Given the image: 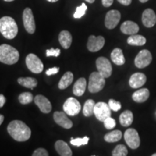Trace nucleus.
I'll list each match as a JSON object with an SVG mask.
<instances>
[{"label": "nucleus", "instance_id": "1", "mask_svg": "<svg viewBox=\"0 0 156 156\" xmlns=\"http://www.w3.org/2000/svg\"><path fill=\"white\" fill-rule=\"evenodd\" d=\"M7 132L9 135L17 142H25L30 139V129L24 122L20 120L11 122L7 126Z\"/></svg>", "mask_w": 156, "mask_h": 156}, {"label": "nucleus", "instance_id": "2", "mask_svg": "<svg viewBox=\"0 0 156 156\" xmlns=\"http://www.w3.org/2000/svg\"><path fill=\"white\" fill-rule=\"evenodd\" d=\"M0 33L7 39H13L18 33V27L12 17L5 16L0 19Z\"/></svg>", "mask_w": 156, "mask_h": 156}, {"label": "nucleus", "instance_id": "3", "mask_svg": "<svg viewBox=\"0 0 156 156\" xmlns=\"http://www.w3.org/2000/svg\"><path fill=\"white\" fill-rule=\"evenodd\" d=\"M20 58L19 51L10 45L2 44L0 46V62L12 65L17 63Z\"/></svg>", "mask_w": 156, "mask_h": 156}, {"label": "nucleus", "instance_id": "4", "mask_svg": "<svg viewBox=\"0 0 156 156\" xmlns=\"http://www.w3.org/2000/svg\"><path fill=\"white\" fill-rule=\"evenodd\" d=\"M105 77L98 72L91 73L89 77L88 90L90 93H96L101 91L105 86Z\"/></svg>", "mask_w": 156, "mask_h": 156}, {"label": "nucleus", "instance_id": "5", "mask_svg": "<svg viewBox=\"0 0 156 156\" xmlns=\"http://www.w3.org/2000/svg\"><path fill=\"white\" fill-rule=\"evenodd\" d=\"M27 67L33 73H41L44 69V64L41 60L34 54H29L25 58Z\"/></svg>", "mask_w": 156, "mask_h": 156}, {"label": "nucleus", "instance_id": "6", "mask_svg": "<svg viewBox=\"0 0 156 156\" xmlns=\"http://www.w3.org/2000/svg\"><path fill=\"white\" fill-rule=\"evenodd\" d=\"M112 109L110 108L108 104L104 102H98L95 103L94 108V114L96 118L100 122H103L107 118L111 116Z\"/></svg>", "mask_w": 156, "mask_h": 156}, {"label": "nucleus", "instance_id": "7", "mask_svg": "<svg viewBox=\"0 0 156 156\" xmlns=\"http://www.w3.org/2000/svg\"><path fill=\"white\" fill-rule=\"evenodd\" d=\"M23 25L27 32L30 34H34L36 30V23L34 16L30 8L27 7L24 9L23 14Z\"/></svg>", "mask_w": 156, "mask_h": 156}, {"label": "nucleus", "instance_id": "8", "mask_svg": "<svg viewBox=\"0 0 156 156\" xmlns=\"http://www.w3.org/2000/svg\"><path fill=\"white\" fill-rule=\"evenodd\" d=\"M63 109L64 112L69 116H76L80 112L81 105L77 99L70 97L64 103Z\"/></svg>", "mask_w": 156, "mask_h": 156}, {"label": "nucleus", "instance_id": "9", "mask_svg": "<svg viewBox=\"0 0 156 156\" xmlns=\"http://www.w3.org/2000/svg\"><path fill=\"white\" fill-rule=\"evenodd\" d=\"M96 67L98 72L105 78H108L112 74V66L108 58L106 57H98L96 59Z\"/></svg>", "mask_w": 156, "mask_h": 156}, {"label": "nucleus", "instance_id": "10", "mask_svg": "<svg viewBox=\"0 0 156 156\" xmlns=\"http://www.w3.org/2000/svg\"><path fill=\"white\" fill-rule=\"evenodd\" d=\"M124 140L127 145L132 149H136L140 145V139L138 132L134 129L130 128L124 133Z\"/></svg>", "mask_w": 156, "mask_h": 156}, {"label": "nucleus", "instance_id": "11", "mask_svg": "<svg viewBox=\"0 0 156 156\" xmlns=\"http://www.w3.org/2000/svg\"><path fill=\"white\" fill-rule=\"evenodd\" d=\"M152 59H153V57H152L151 52L147 49H144L140 51L139 54L136 55L134 59V64L136 67L142 69V68L147 67L151 63Z\"/></svg>", "mask_w": 156, "mask_h": 156}, {"label": "nucleus", "instance_id": "12", "mask_svg": "<svg viewBox=\"0 0 156 156\" xmlns=\"http://www.w3.org/2000/svg\"><path fill=\"white\" fill-rule=\"evenodd\" d=\"M121 20V13L116 9L108 11L105 17V25L108 29H114Z\"/></svg>", "mask_w": 156, "mask_h": 156}, {"label": "nucleus", "instance_id": "13", "mask_svg": "<svg viewBox=\"0 0 156 156\" xmlns=\"http://www.w3.org/2000/svg\"><path fill=\"white\" fill-rule=\"evenodd\" d=\"M105 44V39L103 36H90L87 41V47L90 51L96 52L100 51Z\"/></svg>", "mask_w": 156, "mask_h": 156}, {"label": "nucleus", "instance_id": "14", "mask_svg": "<svg viewBox=\"0 0 156 156\" xmlns=\"http://www.w3.org/2000/svg\"><path fill=\"white\" fill-rule=\"evenodd\" d=\"M34 102L36 104V106L38 107L41 112L44 113V114H48L50 113L51 111V103L47 98H46L44 95H38L34 98Z\"/></svg>", "mask_w": 156, "mask_h": 156}, {"label": "nucleus", "instance_id": "15", "mask_svg": "<svg viewBox=\"0 0 156 156\" xmlns=\"http://www.w3.org/2000/svg\"><path fill=\"white\" fill-rule=\"evenodd\" d=\"M54 120L56 124L64 129H70L73 126V122L68 118L65 112H55L54 114Z\"/></svg>", "mask_w": 156, "mask_h": 156}, {"label": "nucleus", "instance_id": "16", "mask_svg": "<svg viewBox=\"0 0 156 156\" xmlns=\"http://www.w3.org/2000/svg\"><path fill=\"white\" fill-rule=\"evenodd\" d=\"M142 21L147 28H152L156 23V15L152 9H146L142 13Z\"/></svg>", "mask_w": 156, "mask_h": 156}, {"label": "nucleus", "instance_id": "17", "mask_svg": "<svg viewBox=\"0 0 156 156\" xmlns=\"http://www.w3.org/2000/svg\"><path fill=\"white\" fill-rule=\"evenodd\" d=\"M146 80H147V77L145 75L140 73H136L131 76L129 83L130 87L136 89L145 85Z\"/></svg>", "mask_w": 156, "mask_h": 156}, {"label": "nucleus", "instance_id": "18", "mask_svg": "<svg viewBox=\"0 0 156 156\" xmlns=\"http://www.w3.org/2000/svg\"><path fill=\"white\" fill-rule=\"evenodd\" d=\"M120 29L123 34L126 35H134L138 33L140 28L136 23L132 22V21L127 20L122 23Z\"/></svg>", "mask_w": 156, "mask_h": 156}, {"label": "nucleus", "instance_id": "19", "mask_svg": "<svg viewBox=\"0 0 156 156\" xmlns=\"http://www.w3.org/2000/svg\"><path fill=\"white\" fill-rule=\"evenodd\" d=\"M56 151H57L58 155L62 156H71L73 152L69 147V145L63 140H58L55 143Z\"/></svg>", "mask_w": 156, "mask_h": 156}, {"label": "nucleus", "instance_id": "20", "mask_svg": "<svg viewBox=\"0 0 156 156\" xmlns=\"http://www.w3.org/2000/svg\"><path fill=\"white\" fill-rule=\"evenodd\" d=\"M58 41L61 46L65 49H67L70 47L73 41V37L69 31L62 30L58 35Z\"/></svg>", "mask_w": 156, "mask_h": 156}, {"label": "nucleus", "instance_id": "21", "mask_svg": "<svg viewBox=\"0 0 156 156\" xmlns=\"http://www.w3.org/2000/svg\"><path fill=\"white\" fill-rule=\"evenodd\" d=\"M86 86V80L84 77L79 78L73 86V93L77 96H82L85 92Z\"/></svg>", "mask_w": 156, "mask_h": 156}, {"label": "nucleus", "instance_id": "22", "mask_svg": "<svg viewBox=\"0 0 156 156\" xmlns=\"http://www.w3.org/2000/svg\"><path fill=\"white\" fill-rule=\"evenodd\" d=\"M150 92L147 88H142L135 91L132 95V99L137 103H143L148 99Z\"/></svg>", "mask_w": 156, "mask_h": 156}, {"label": "nucleus", "instance_id": "23", "mask_svg": "<svg viewBox=\"0 0 156 156\" xmlns=\"http://www.w3.org/2000/svg\"><path fill=\"white\" fill-rule=\"evenodd\" d=\"M111 58L113 62L116 65H123L125 63V58L123 54L122 50L119 48H114L111 54Z\"/></svg>", "mask_w": 156, "mask_h": 156}, {"label": "nucleus", "instance_id": "24", "mask_svg": "<svg viewBox=\"0 0 156 156\" xmlns=\"http://www.w3.org/2000/svg\"><path fill=\"white\" fill-rule=\"evenodd\" d=\"M74 75L71 72H67L62 76L59 83L58 84V87L60 90H64L69 87L73 82Z\"/></svg>", "mask_w": 156, "mask_h": 156}, {"label": "nucleus", "instance_id": "25", "mask_svg": "<svg viewBox=\"0 0 156 156\" xmlns=\"http://www.w3.org/2000/svg\"><path fill=\"white\" fill-rule=\"evenodd\" d=\"M119 122L123 126H129L133 122V114L131 111H124L119 116Z\"/></svg>", "mask_w": 156, "mask_h": 156}, {"label": "nucleus", "instance_id": "26", "mask_svg": "<svg viewBox=\"0 0 156 156\" xmlns=\"http://www.w3.org/2000/svg\"><path fill=\"white\" fill-rule=\"evenodd\" d=\"M17 82L22 86L32 90L36 87L38 84L36 79L34 77H20L17 80Z\"/></svg>", "mask_w": 156, "mask_h": 156}, {"label": "nucleus", "instance_id": "27", "mask_svg": "<svg viewBox=\"0 0 156 156\" xmlns=\"http://www.w3.org/2000/svg\"><path fill=\"white\" fill-rule=\"evenodd\" d=\"M127 43L132 46H143L146 43V38L141 35H131L127 39Z\"/></svg>", "mask_w": 156, "mask_h": 156}, {"label": "nucleus", "instance_id": "28", "mask_svg": "<svg viewBox=\"0 0 156 156\" xmlns=\"http://www.w3.org/2000/svg\"><path fill=\"white\" fill-rule=\"evenodd\" d=\"M122 137V133L120 130H114L104 136L105 141L107 142H116Z\"/></svg>", "mask_w": 156, "mask_h": 156}, {"label": "nucleus", "instance_id": "29", "mask_svg": "<svg viewBox=\"0 0 156 156\" xmlns=\"http://www.w3.org/2000/svg\"><path fill=\"white\" fill-rule=\"evenodd\" d=\"M95 103L92 99H89L86 101L83 106V114L86 117L91 116L94 114V108Z\"/></svg>", "mask_w": 156, "mask_h": 156}, {"label": "nucleus", "instance_id": "30", "mask_svg": "<svg viewBox=\"0 0 156 156\" xmlns=\"http://www.w3.org/2000/svg\"><path fill=\"white\" fill-rule=\"evenodd\" d=\"M18 99H19L20 103L21 104L26 105L32 102L33 99H34V96H33L32 93H28V92H25V93H21V94L19 95Z\"/></svg>", "mask_w": 156, "mask_h": 156}, {"label": "nucleus", "instance_id": "31", "mask_svg": "<svg viewBox=\"0 0 156 156\" xmlns=\"http://www.w3.org/2000/svg\"><path fill=\"white\" fill-rule=\"evenodd\" d=\"M128 154V151L124 145H118L112 151L113 156H126Z\"/></svg>", "mask_w": 156, "mask_h": 156}, {"label": "nucleus", "instance_id": "32", "mask_svg": "<svg viewBox=\"0 0 156 156\" xmlns=\"http://www.w3.org/2000/svg\"><path fill=\"white\" fill-rule=\"evenodd\" d=\"M89 142V137L87 136H84L83 138H75L73 139V137L71 138V141L70 143L74 146H77V147H80V146L87 145Z\"/></svg>", "mask_w": 156, "mask_h": 156}, {"label": "nucleus", "instance_id": "33", "mask_svg": "<svg viewBox=\"0 0 156 156\" xmlns=\"http://www.w3.org/2000/svg\"><path fill=\"white\" fill-rule=\"evenodd\" d=\"M87 6L85 3L82 4L81 6L77 7V8H76V11L75 14H74V17L76 19L81 18V17L85 14V12L87 10Z\"/></svg>", "mask_w": 156, "mask_h": 156}, {"label": "nucleus", "instance_id": "34", "mask_svg": "<svg viewBox=\"0 0 156 156\" xmlns=\"http://www.w3.org/2000/svg\"><path fill=\"white\" fill-rule=\"evenodd\" d=\"M108 106L110 107V108L112 109L114 112H118L119 111L121 108H122V105L121 103L119 101H116L114 100V99H110L108 101Z\"/></svg>", "mask_w": 156, "mask_h": 156}, {"label": "nucleus", "instance_id": "35", "mask_svg": "<svg viewBox=\"0 0 156 156\" xmlns=\"http://www.w3.org/2000/svg\"><path fill=\"white\" fill-rule=\"evenodd\" d=\"M103 123H104V126L107 129H113L116 126V121L111 116L107 118Z\"/></svg>", "mask_w": 156, "mask_h": 156}, {"label": "nucleus", "instance_id": "36", "mask_svg": "<svg viewBox=\"0 0 156 156\" xmlns=\"http://www.w3.org/2000/svg\"><path fill=\"white\" fill-rule=\"evenodd\" d=\"M60 49L59 48H51L50 49H47L46 51V56H55L57 57L60 55Z\"/></svg>", "mask_w": 156, "mask_h": 156}, {"label": "nucleus", "instance_id": "37", "mask_svg": "<svg viewBox=\"0 0 156 156\" xmlns=\"http://www.w3.org/2000/svg\"><path fill=\"white\" fill-rule=\"evenodd\" d=\"M48 153L44 148H38L33 153V156H48Z\"/></svg>", "mask_w": 156, "mask_h": 156}, {"label": "nucleus", "instance_id": "38", "mask_svg": "<svg viewBox=\"0 0 156 156\" xmlns=\"http://www.w3.org/2000/svg\"><path fill=\"white\" fill-rule=\"evenodd\" d=\"M58 71H59V68L58 67H52L51 68V69H48V70H46V75L48 76H50V75H55V74H57L58 73Z\"/></svg>", "mask_w": 156, "mask_h": 156}, {"label": "nucleus", "instance_id": "39", "mask_svg": "<svg viewBox=\"0 0 156 156\" xmlns=\"http://www.w3.org/2000/svg\"><path fill=\"white\" fill-rule=\"evenodd\" d=\"M114 0H102V5L105 7H109L112 5Z\"/></svg>", "mask_w": 156, "mask_h": 156}, {"label": "nucleus", "instance_id": "40", "mask_svg": "<svg viewBox=\"0 0 156 156\" xmlns=\"http://www.w3.org/2000/svg\"><path fill=\"white\" fill-rule=\"evenodd\" d=\"M6 102V98L4 96V95L0 94V108L4 106V105L5 104Z\"/></svg>", "mask_w": 156, "mask_h": 156}, {"label": "nucleus", "instance_id": "41", "mask_svg": "<svg viewBox=\"0 0 156 156\" xmlns=\"http://www.w3.org/2000/svg\"><path fill=\"white\" fill-rule=\"evenodd\" d=\"M118 2L124 6H128L132 3V0H118Z\"/></svg>", "mask_w": 156, "mask_h": 156}, {"label": "nucleus", "instance_id": "42", "mask_svg": "<svg viewBox=\"0 0 156 156\" xmlns=\"http://www.w3.org/2000/svg\"><path fill=\"white\" fill-rule=\"evenodd\" d=\"M4 119H5V117H4L3 115L0 114V126H1V124L3 123Z\"/></svg>", "mask_w": 156, "mask_h": 156}, {"label": "nucleus", "instance_id": "43", "mask_svg": "<svg viewBox=\"0 0 156 156\" xmlns=\"http://www.w3.org/2000/svg\"><path fill=\"white\" fill-rule=\"evenodd\" d=\"M85 1H86V2H88V3H93V2H95V0H85Z\"/></svg>", "mask_w": 156, "mask_h": 156}, {"label": "nucleus", "instance_id": "44", "mask_svg": "<svg viewBox=\"0 0 156 156\" xmlns=\"http://www.w3.org/2000/svg\"><path fill=\"white\" fill-rule=\"evenodd\" d=\"M48 2H56L58 1V0H47Z\"/></svg>", "mask_w": 156, "mask_h": 156}, {"label": "nucleus", "instance_id": "45", "mask_svg": "<svg viewBox=\"0 0 156 156\" xmlns=\"http://www.w3.org/2000/svg\"><path fill=\"white\" fill-rule=\"evenodd\" d=\"M147 1L148 0H140V2H142V3H145V2H147Z\"/></svg>", "mask_w": 156, "mask_h": 156}, {"label": "nucleus", "instance_id": "46", "mask_svg": "<svg viewBox=\"0 0 156 156\" xmlns=\"http://www.w3.org/2000/svg\"><path fill=\"white\" fill-rule=\"evenodd\" d=\"M4 1H5V2H12V1H14V0H4Z\"/></svg>", "mask_w": 156, "mask_h": 156}, {"label": "nucleus", "instance_id": "47", "mask_svg": "<svg viewBox=\"0 0 156 156\" xmlns=\"http://www.w3.org/2000/svg\"><path fill=\"white\" fill-rule=\"evenodd\" d=\"M153 156H156V153H154L153 155Z\"/></svg>", "mask_w": 156, "mask_h": 156}]
</instances>
